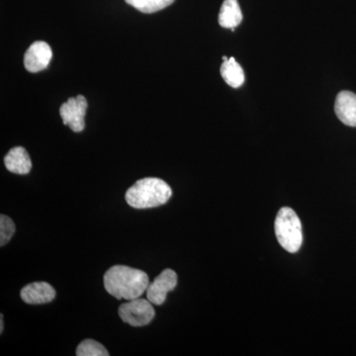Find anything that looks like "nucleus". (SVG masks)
Returning <instances> with one entry per match:
<instances>
[{"instance_id":"15","label":"nucleus","mask_w":356,"mask_h":356,"mask_svg":"<svg viewBox=\"0 0 356 356\" xmlns=\"http://www.w3.org/2000/svg\"><path fill=\"white\" fill-rule=\"evenodd\" d=\"M15 224L10 218L1 215L0 216V245L3 247L13 238L15 233Z\"/></svg>"},{"instance_id":"9","label":"nucleus","mask_w":356,"mask_h":356,"mask_svg":"<svg viewBox=\"0 0 356 356\" xmlns=\"http://www.w3.org/2000/svg\"><path fill=\"white\" fill-rule=\"evenodd\" d=\"M334 111L344 125L356 127V95L350 91H341L337 96Z\"/></svg>"},{"instance_id":"14","label":"nucleus","mask_w":356,"mask_h":356,"mask_svg":"<svg viewBox=\"0 0 356 356\" xmlns=\"http://www.w3.org/2000/svg\"><path fill=\"white\" fill-rule=\"evenodd\" d=\"M77 356H108L106 348L98 341L93 339H86L79 343L76 348Z\"/></svg>"},{"instance_id":"6","label":"nucleus","mask_w":356,"mask_h":356,"mask_svg":"<svg viewBox=\"0 0 356 356\" xmlns=\"http://www.w3.org/2000/svg\"><path fill=\"white\" fill-rule=\"evenodd\" d=\"M177 285V274L172 269H165L153 282L149 283L147 289V299L154 305H163L168 293L175 290Z\"/></svg>"},{"instance_id":"8","label":"nucleus","mask_w":356,"mask_h":356,"mask_svg":"<svg viewBox=\"0 0 356 356\" xmlns=\"http://www.w3.org/2000/svg\"><path fill=\"white\" fill-rule=\"evenodd\" d=\"M20 296L25 303L39 305L53 301L56 297V290L49 283L34 282L23 287Z\"/></svg>"},{"instance_id":"5","label":"nucleus","mask_w":356,"mask_h":356,"mask_svg":"<svg viewBox=\"0 0 356 356\" xmlns=\"http://www.w3.org/2000/svg\"><path fill=\"white\" fill-rule=\"evenodd\" d=\"M86 110H88V102L83 95L72 97L60 106V115L62 117L65 125L69 126L74 132L79 133L84 130L86 123Z\"/></svg>"},{"instance_id":"3","label":"nucleus","mask_w":356,"mask_h":356,"mask_svg":"<svg viewBox=\"0 0 356 356\" xmlns=\"http://www.w3.org/2000/svg\"><path fill=\"white\" fill-rule=\"evenodd\" d=\"M275 234L281 247L295 254L303 243V233L299 217L291 208H281L275 220Z\"/></svg>"},{"instance_id":"1","label":"nucleus","mask_w":356,"mask_h":356,"mask_svg":"<svg viewBox=\"0 0 356 356\" xmlns=\"http://www.w3.org/2000/svg\"><path fill=\"white\" fill-rule=\"evenodd\" d=\"M149 276L145 271L125 266H114L104 275V287L115 298H139L149 286Z\"/></svg>"},{"instance_id":"2","label":"nucleus","mask_w":356,"mask_h":356,"mask_svg":"<svg viewBox=\"0 0 356 356\" xmlns=\"http://www.w3.org/2000/svg\"><path fill=\"white\" fill-rule=\"evenodd\" d=\"M172 191L163 179L147 177L138 180L126 192V202L135 209H149L163 205L170 200Z\"/></svg>"},{"instance_id":"12","label":"nucleus","mask_w":356,"mask_h":356,"mask_svg":"<svg viewBox=\"0 0 356 356\" xmlns=\"http://www.w3.org/2000/svg\"><path fill=\"white\" fill-rule=\"evenodd\" d=\"M221 76L226 83L233 88H241L245 83L243 70L235 58H229V60L222 63Z\"/></svg>"},{"instance_id":"10","label":"nucleus","mask_w":356,"mask_h":356,"mask_svg":"<svg viewBox=\"0 0 356 356\" xmlns=\"http://www.w3.org/2000/svg\"><path fill=\"white\" fill-rule=\"evenodd\" d=\"M4 165L9 172L16 175H27L32 168L29 154L22 147L11 149L4 158Z\"/></svg>"},{"instance_id":"7","label":"nucleus","mask_w":356,"mask_h":356,"mask_svg":"<svg viewBox=\"0 0 356 356\" xmlns=\"http://www.w3.org/2000/svg\"><path fill=\"white\" fill-rule=\"evenodd\" d=\"M53 51L46 42L37 41L29 47L24 56L25 69L30 72H39L50 64Z\"/></svg>"},{"instance_id":"11","label":"nucleus","mask_w":356,"mask_h":356,"mask_svg":"<svg viewBox=\"0 0 356 356\" xmlns=\"http://www.w3.org/2000/svg\"><path fill=\"white\" fill-rule=\"evenodd\" d=\"M242 21L243 13L238 0H225L219 13V24L234 31Z\"/></svg>"},{"instance_id":"16","label":"nucleus","mask_w":356,"mask_h":356,"mask_svg":"<svg viewBox=\"0 0 356 356\" xmlns=\"http://www.w3.org/2000/svg\"><path fill=\"white\" fill-rule=\"evenodd\" d=\"M3 315L1 314V315H0V332H1V334L2 332H3Z\"/></svg>"},{"instance_id":"13","label":"nucleus","mask_w":356,"mask_h":356,"mask_svg":"<svg viewBox=\"0 0 356 356\" xmlns=\"http://www.w3.org/2000/svg\"><path fill=\"white\" fill-rule=\"evenodd\" d=\"M131 6L143 13H154L170 6L175 0H125Z\"/></svg>"},{"instance_id":"4","label":"nucleus","mask_w":356,"mask_h":356,"mask_svg":"<svg viewBox=\"0 0 356 356\" xmlns=\"http://www.w3.org/2000/svg\"><path fill=\"white\" fill-rule=\"evenodd\" d=\"M154 304L146 299H133L122 304L119 308V316L124 323L132 327H144L154 320L156 312Z\"/></svg>"}]
</instances>
